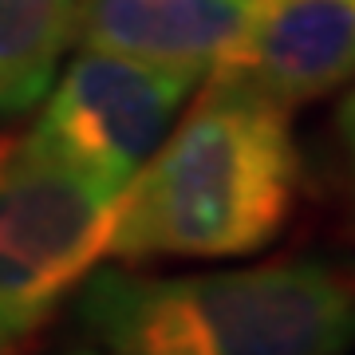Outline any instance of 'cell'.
I'll list each match as a JSON object with an SVG mask.
<instances>
[{"instance_id": "cell-4", "label": "cell", "mask_w": 355, "mask_h": 355, "mask_svg": "<svg viewBox=\"0 0 355 355\" xmlns=\"http://www.w3.org/2000/svg\"><path fill=\"white\" fill-rule=\"evenodd\" d=\"M202 79L186 67L79 48L67 71L55 76L40 99L36 123L16 150L64 162L123 193L170 135Z\"/></svg>"}, {"instance_id": "cell-8", "label": "cell", "mask_w": 355, "mask_h": 355, "mask_svg": "<svg viewBox=\"0 0 355 355\" xmlns=\"http://www.w3.org/2000/svg\"><path fill=\"white\" fill-rule=\"evenodd\" d=\"M336 146H340L347 202H352V209H355V79H352V87H347V95H343L340 111H336Z\"/></svg>"}, {"instance_id": "cell-7", "label": "cell", "mask_w": 355, "mask_h": 355, "mask_svg": "<svg viewBox=\"0 0 355 355\" xmlns=\"http://www.w3.org/2000/svg\"><path fill=\"white\" fill-rule=\"evenodd\" d=\"M83 0H0V123L40 107L79 32Z\"/></svg>"}, {"instance_id": "cell-3", "label": "cell", "mask_w": 355, "mask_h": 355, "mask_svg": "<svg viewBox=\"0 0 355 355\" xmlns=\"http://www.w3.org/2000/svg\"><path fill=\"white\" fill-rule=\"evenodd\" d=\"M119 190L12 146L0 170V355H20L107 257Z\"/></svg>"}, {"instance_id": "cell-2", "label": "cell", "mask_w": 355, "mask_h": 355, "mask_svg": "<svg viewBox=\"0 0 355 355\" xmlns=\"http://www.w3.org/2000/svg\"><path fill=\"white\" fill-rule=\"evenodd\" d=\"M76 316L99 355H352L355 257L142 277L91 268Z\"/></svg>"}, {"instance_id": "cell-1", "label": "cell", "mask_w": 355, "mask_h": 355, "mask_svg": "<svg viewBox=\"0 0 355 355\" xmlns=\"http://www.w3.org/2000/svg\"><path fill=\"white\" fill-rule=\"evenodd\" d=\"M300 193L292 107L245 76L209 71L123 186L107 257L123 265L257 257L284 237Z\"/></svg>"}, {"instance_id": "cell-5", "label": "cell", "mask_w": 355, "mask_h": 355, "mask_svg": "<svg viewBox=\"0 0 355 355\" xmlns=\"http://www.w3.org/2000/svg\"><path fill=\"white\" fill-rule=\"evenodd\" d=\"M261 0H83V48L119 51L198 76L237 60L257 24Z\"/></svg>"}, {"instance_id": "cell-6", "label": "cell", "mask_w": 355, "mask_h": 355, "mask_svg": "<svg viewBox=\"0 0 355 355\" xmlns=\"http://www.w3.org/2000/svg\"><path fill=\"white\" fill-rule=\"evenodd\" d=\"M221 71L245 76L284 107H304L355 79V0H261L257 24Z\"/></svg>"}, {"instance_id": "cell-9", "label": "cell", "mask_w": 355, "mask_h": 355, "mask_svg": "<svg viewBox=\"0 0 355 355\" xmlns=\"http://www.w3.org/2000/svg\"><path fill=\"white\" fill-rule=\"evenodd\" d=\"M12 146H16V139H8V135H0V170L8 166V158H12Z\"/></svg>"}, {"instance_id": "cell-10", "label": "cell", "mask_w": 355, "mask_h": 355, "mask_svg": "<svg viewBox=\"0 0 355 355\" xmlns=\"http://www.w3.org/2000/svg\"><path fill=\"white\" fill-rule=\"evenodd\" d=\"M76 355H95V352H76Z\"/></svg>"}]
</instances>
